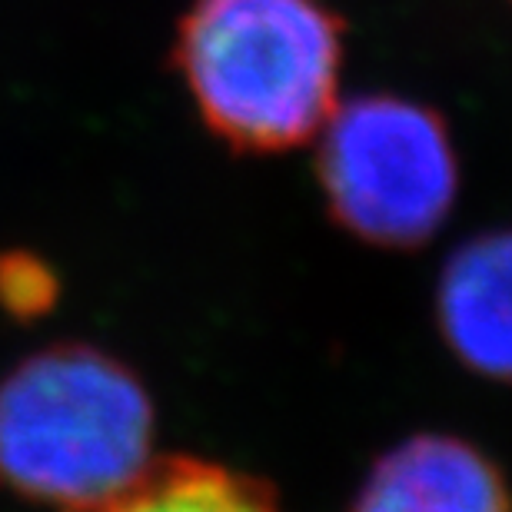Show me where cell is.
<instances>
[{
    "label": "cell",
    "instance_id": "obj_1",
    "mask_svg": "<svg viewBox=\"0 0 512 512\" xmlns=\"http://www.w3.org/2000/svg\"><path fill=\"white\" fill-rule=\"evenodd\" d=\"M170 60L223 143L293 150L340 107L343 20L326 0H190Z\"/></svg>",
    "mask_w": 512,
    "mask_h": 512
},
{
    "label": "cell",
    "instance_id": "obj_2",
    "mask_svg": "<svg viewBox=\"0 0 512 512\" xmlns=\"http://www.w3.org/2000/svg\"><path fill=\"white\" fill-rule=\"evenodd\" d=\"M153 406L114 356L57 343L0 380V479L34 503L87 512L147 473Z\"/></svg>",
    "mask_w": 512,
    "mask_h": 512
},
{
    "label": "cell",
    "instance_id": "obj_3",
    "mask_svg": "<svg viewBox=\"0 0 512 512\" xmlns=\"http://www.w3.org/2000/svg\"><path fill=\"white\" fill-rule=\"evenodd\" d=\"M320 183L346 230L373 247L409 250L453 210L456 150L433 107L366 94L336 107L320 130Z\"/></svg>",
    "mask_w": 512,
    "mask_h": 512
},
{
    "label": "cell",
    "instance_id": "obj_4",
    "mask_svg": "<svg viewBox=\"0 0 512 512\" xmlns=\"http://www.w3.org/2000/svg\"><path fill=\"white\" fill-rule=\"evenodd\" d=\"M350 512H512V496L473 443L419 433L376 459Z\"/></svg>",
    "mask_w": 512,
    "mask_h": 512
},
{
    "label": "cell",
    "instance_id": "obj_5",
    "mask_svg": "<svg viewBox=\"0 0 512 512\" xmlns=\"http://www.w3.org/2000/svg\"><path fill=\"white\" fill-rule=\"evenodd\" d=\"M436 310L449 350L469 370L512 380V230L476 237L449 256Z\"/></svg>",
    "mask_w": 512,
    "mask_h": 512
},
{
    "label": "cell",
    "instance_id": "obj_6",
    "mask_svg": "<svg viewBox=\"0 0 512 512\" xmlns=\"http://www.w3.org/2000/svg\"><path fill=\"white\" fill-rule=\"evenodd\" d=\"M87 512H283L273 486L197 456L153 459L124 493Z\"/></svg>",
    "mask_w": 512,
    "mask_h": 512
}]
</instances>
